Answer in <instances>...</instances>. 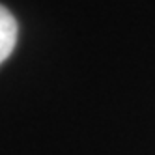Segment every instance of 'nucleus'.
<instances>
[{
    "label": "nucleus",
    "mask_w": 155,
    "mask_h": 155,
    "mask_svg": "<svg viewBox=\"0 0 155 155\" xmlns=\"http://www.w3.org/2000/svg\"><path fill=\"white\" fill-rule=\"evenodd\" d=\"M17 43V21L8 8L0 4V64L13 52Z\"/></svg>",
    "instance_id": "f257e3e1"
}]
</instances>
